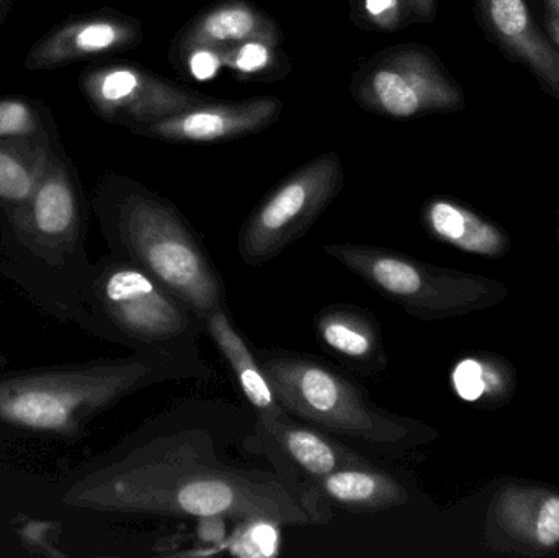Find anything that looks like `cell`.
<instances>
[{"instance_id": "cell-1", "label": "cell", "mask_w": 559, "mask_h": 558, "mask_svg": "<svg viewBox=\"0 0 559 558\" xmlns=\"http://www.w3.org/2000/svg\"><path fill=\"white\" fill-rule=\"evenodd\" d=\"M246 413L218 400H186L95 461L64 501L79 510L134 517L235 520L272 526L331 521L328 501L282 459L272 468L233 461L248 436Z\"/></svg>"}, {"instance_id": "cell-2", "label": "cell", "mask_w": 559, "mask_h": 558, "mask_svg": "<svg viewBox=\"0 0 559 558\" xmlns=\"http://www.w3.org/2000/svg\"><path fill=\"white\" fill-rule=\"evenodd\" d=\"M87 228L78 174L55 151L28 202L0 219V274L49 317L75 323L94 264Z\"/></svg>"}, {"instance_id": "cell-3", "label": "cell", "mask_w": 559, "mask_h": 558, "mask_svg": "<svg viewBox=\"0 0 559 558\" xmlns=\"http://www.w3.org/2000/svg\"><path fill=\"white\" fill-rule=\"evenodd\" d=\"M216 379L200 367L157 354L38 367L0 376V425L39 435L78 436L121 400L157 383Z\"/></svg>"}, {"instance_id": "cell-4", "label": "cell", "mask_w": 559, "mask_h": 558, "mask_svg": "<svg viewBox=\"0 0 559 558\" xmlns=\"http://www.w3.org/2000/svg\"><path fill=\"white\" fill-rule=\"evenodd\" d=\"M94 212L108 252L143 269L202 318L228 307L215 262L166 197L111 174L98 186Z\"/></svg>"}, {"instance_id": "cell-5", "label": "cell", "mask_w": 559, "mask_h": 558, "mask_svg": "<svg viewBox=\"0 0 559 558\" xmlns=\"http://www.w3.org/2000/svg\"><path fill=\"white\" fill-rule=\"evenodd\" d=\"M75 324L133 353L210 366L200 353L203 318L143 269L111 252L92 264Z\"/></svg>"}, {"instance_id": "cell-6", "label": "cell", "mask_w": 559, "mask_h": 558, "mask_svg": "<svg viewBox=\"0 0 559 558\" xmlns=\"http://www.w3.org/2000/svg\"><path fill=\"white\" fill-rule=\"evenodd\" d=\"M254 354L295 418L388 455L424 441L423 425L378 406L364 385L328 360L265 347H254Z\"/></svg>"}, {"instance_id": "cell-7", "label": "cell", "mask_w": 559, "mask_h": 558, "mask_svg": "<svg viewBox=\"0 0 559 558\" xmlns=\"http://www.w3.org/2000/svg\"><path fill=\"white\" fill-rule=\"evenodd\" d=\"M341 156L325 153L289 174L249 213L239 229L242 264L259 268L274 261L308 233L344 189Z\"/></svg>"}, {"instance_id": "cell-8", "label": "cell", "mask_w": 559, "mask_h": 558, "mask_svg": "<svg viewBox=\"0 0 559 558\" xmlns=\"http://www.w3.org/2000/svg\"><path fill=\"white\" fill-rule=\"evenodd\" d=\"M350 94L365 110L393 120L447 114L465 105L462 88L420 45L390 46L361 62Z\"/></svg>"}, {"instance_id": "cell-9", "label": "cell", "mask_w": 559, "mask_h": 558, "mask_svg": "<svg viewBox=\"0 0 559 558\" xmlns=\"http://www.w3.org/2000/svg\"><path fill=\"white\" fill-rule=\"evenodd\" d=\"M322 251L354 272L368 287L424 320L449 317L469 301L462 275L424 264L411 256L368 245H324Z\"/></svg>"}, {"instance_id": "cell-10", "label": "cell", "mask_w": 559, "mask_h": 558, "mask_svg": "<svg viewBox=\"0 0 559 558\" xmlns=\"http://www.w3.org/2000/svg\"><path fill=\"white\" fill-rule=\"evenodd\" d=\"M81 84L85 97L102 117L130 130L210 100L200 92L131 64L94 69L82 78Z\"/></svg>"}, {"instance_id": "cell-11", "label": "cell", "mask_w": 559, "mask_h": 558, "mask_svg": "<svg viewBox=\"0 0 559 558\" xmlns=\"http://www.w3.org/2000/svg\"><path fill=\"white\" fill-rule=\"evenodd\" d=\"M283 111L277 97L242 102H203L173 117L131 128V131L170 143H219L259 133Z\"/></svg>"}, {"instance_id": "cell-12", "label": "cell", "mask_w": 559, "mask_h": 558, "mask_svg": "<svg viewBox=\"0 0 559 558\" xmlns=\"http://www.w3.org/2000/svg\"><path fill=\"white\" fill-rule=\"evenodd\" d=\"M143 39L138 20L118 12H100L72 20L39 39L28 52V69L58 68L78 59L133 48Z\"/></svg>"}, {"instance_id": "cell-13", "label": "cell", "mask_w": 559, "mask_h": 558, "mask_svg": "<svg viewBox=\"0 0 559 558\" xmlns=\"http://www.w3.org/2000/svg\"><path fill=\"white\" fill-rule=\"evenodd\" d=\"M251 442L277 454L299 478L309 484L341 468L373 464L360 452L295 416L269 428L255 425Z\"/></svg>"}, {"instance_id": "cell-14", "label": "cell", "mask_w": 559, "mask_h": 558, "mask_svg": "<svg viewBox=\"0 0 559 558\" xmlns=\"http://www.w3.org/2000/svg\"><path fill=\"white\" fill-rule=\"evenodd\" d=\"M316 340L360 377L386 372L388 353L373 311L352 304L322 307L312 320Z\"/></svg>"}, {"instance_id": "cell-15", "label": "cell", "mask_w": 559, "mask_h": 558, "mask_svg": "<svg viewBox=\"0 0 559 558\" xmlns=\"http://www.w3.org/2000/svg\"><path fill=\"white\" fill-rule=\"evenodd\" d=\"M486 28L559 98V51L540 32L525 0H476Z\"/></svg>"}, {"instance_id": "cell-16", "label": "cell", "mask_w": 559, "mask_h": 558, "mask_svg": "<svg viewBox=\"0 0 559 558\" xmlns=\"http://www.w3.org/2000/svg\"><path fill=\"white\" fill-rule=\"evenodd\" d=\"M249 39L282 45L283 32L269 13L249 0H219L197 13L173 39L169 58L182 55L197 46L228 48Z\"/></svg>"}, {"instance_id": "cell-17", "label": "cell", "mask_w": 559, "mask_h": 558, "mask_svg": "<svg viewBox=\"0 0 559 558\" xmlns=\"http://www.w3.org/2000/svg\"><path fill=\"white\" fill-rule=\"evenodd\" d=\"M203 324L205 333L216 344L223 359L231 369L242 395L254 409L255 425L269 428L288 419L292 415L286 412L274 387L269 382L264 369L255 357L254 347L246 343L245 336L235 327L228 307L206 314Z\"/></svg>"}, {"instance_id": "cell-18", "label": "cell", "mask_w": 559, "mask_h": 558, "mask_svg": "<svg viewBox=\"0 0 559 558\" xmlns=\"http://www.w3.org/2000/svg\"><path fill=\"white\" fill-rule=\"evenodd\" d=\"M312 485L328 503L352 513H378L409 500L404 485L374 464L341 468Z\"/></svg>"}, {"instance_id": "cell-19", "label": "cell", "mask_w": 559, "mask_h": 558, "mask_svg": "<svg viewBox=\"0 0 559 558\" xmlns=\"http://www.w3.org/2000/svg\"><path fill=\"white\" fill-rule=\"evenodd\" d=\"M52 154L48 131L0 141V219L28 202Z\"/></svg>"}, {"instance_id": "cell-20", "label": "cell", "mask_w": 559, "mask_h": 558, "mask_svg": "<svg viewBox=\"0 0 559 558\" xmlns=\"http://www.w3.org/2000/svg\"><path fill=\"white\" fill-rule=\"evenodd\" d=\"M423 222L440 241L473 254L495 256L504 246L495 226L450 200H430L424 206Z\"/></svg>"}, {"instance_id": "cell-21", "label": "cell", "mask_w": 559, "mask_h": 558, "mask_svg": "<svg viewBox=\"0 0 559 558\" xmlns=\"http://www.w3.org/2000/svg\"><path fill=\"white\" fill-rule=\"evenodd\" d=\"M225 68L245 81H271L288 74L289 64L280 45L265 39H249L223 49Z\"/></svg>"}, {"instance_id": "cell-22", "label": "cell", "mask_w": 559, "mask_h": 558, "mask_svg": "<svg viewBox=\"0 0 559 558\" xmlns=\"http://www.w3.org/2000/svg\"><path fill=\"white\" fill-rule=\"evenodd\" d=\"M350 19L358 28L396 33L413 22L407 0H352Z\"/></svg>"}, {"instance_id": "cell-23", "label": "cell", "mask_w": 559, "mask_h": 558, "mask_svg": "<svg viewBox=\"0 0 559 558\" xmlns=\"http://www.w3.org/2000/svg\"><path fill=\"white\" fill-rule=\"evenodd\" d=\"M45 131L38 108L29 102L0 100V141L32 138Z\"/></svg>"}, {"instance_id": "cell-24", "label": "cell", "mask_w": 559, "mask_h": 558, "mask_svg": "<svg viewBox=\"0 0 559 558\" xmlns=\"http://www.w3.org/2000/svg\"><path fill=\"white\" fill-rule=\"evenodd\" d=\"M223 49L212 48V46H197V48L187 49L182 55L170 59L174 66H177L183 75L193 79V81L209 82L213 81L225 68V58Z\"/></svg>"}, {"instance_id": "cell-25", "label": "cell", "mask_w": 559, "mask_h": 558, "mask_svg": "<svg viewBox=\"0 0 559 558\" xmlns=\"http://www.w3.org/2000/svg\"><path fill=\"white\" fill-rule=\"evenodd\" d=\"M453 387L460 399L478 402L486 392L485 369L475 359H465L453 370Z\"/></svg>"}, {"instance_id": "cell-26", "label": "cell", "mask_w": 559, "mask_h": 558, "mask_svg": "<svg viewBox=\"0 0 559 558\" xmlns=\"http://www.w3.org/2000/svg\"><path fill=\"white\" fill-rule=\"evenodd\" d=\"M535 539L542 546H555L559 543V498L554 497L545 501L538 511Z\"/></svg>"}, {"instance_id": "cell-27", "label": "cell", "mask_w": 559, "mask_h": 558, "mask_svg": "<svg viewBox=\"0 0 559 558\" xmlns=\"http://www.w3.org/2000/svg\"><path fill=\"white\" fill-rule=\"evenodd\" d=\"M413 22L430 23L436 19L437 0H407Z\"/></svg>"}, {"instance_id": "cell-28", "label": "cell", "mask_w": 559, "mask_h": 558, "mask_svg": "<svg viewBox=\"0 0 559 558\" xmlns=\"http://www.w3.org/2000/svg\"><path fill=\"white\" fill-rule=\"evenodd\" d=\"M548 32H550L551 39L557 43L559 48V15H550L547 20Z\"/></svg>"}, {"instance_id": "cell-29", "label": "cell", "mask_w": 559, "mask_h": 558, "mask_svg": "<svg viewBox=\"0 0 559 558\" xmlns=\"http://www.w3.org/2000/svg\"><path fill=\"white\" fill-rule=\"evenodd\" d=\"M547 5L551 15H559V0H547Z\"/></svg>"}, {"instance_id": "cell-30", "label": "cell", "mask_w": 559, "mask_h": 558, "mask_svg": "<svg viewBox=\"0 0 559 558\" xmlns=\"http://www.w3.org/2000/svg\"><path fill=\"white\" fill-rule=\"evenodd\" d=\"M2 2H3V0H0V3H2Z\"/></svg>"}]
</instances>
